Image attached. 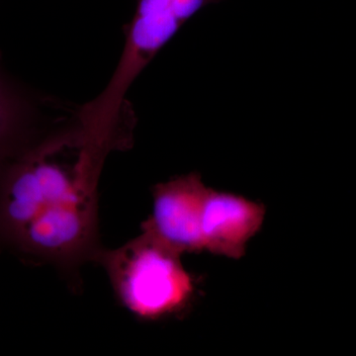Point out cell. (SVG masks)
I'll use <instances>...</instances> for the list:
<instances>
[{"label": "cell", "mask_w": 356, "mask_h": 356, "mask_svg": "<svg viewBox=\"0 0 356 356\" xmlns=\"http://www.w3.org/2000/svg\"><path fill=\"white\" fill-rule=\"evenodd\" d=\"M184 25L170 7L156 0H137L109 83L76 112L79 128L90 142L110 153L132 146L136 118L126 98L129 89Z\"/></svg>", "instance_id": "cell-3"}, {"label": "cell", "mask_w": 356, "mask_h": 356, "mask_svg": "<svg viewBox=\"0 0 356 356\" xmlns=\"http://www.w3.org/2000/svg\"><path fill=\"white\" fill-rule=\"evenodd\" d=\"M18 81L0 58V170L46 134L64 125L47 127L49 115L65 111Z\"/></svg>", "instance_id": "cell-6"}, {"label": "cell", "mask_w": 356, "mask_h": 356, "mask_svg": "<svg viewBox=\"0 0 356 356\" xmlns=\"http://www.w3.org/2000/svg\"><path fill=\"white\" fill-rule=\"evenodd\" d=\"M266 212L261 201L208 187L201 218L204 252L243 259L248 243L261 231Z\"/></svg>", "instance_id": "cell-5"}, {"label": "cell", "mask_w": 356, "mask_h": 356, "mask_svg": "<svg viewBox=\"0 0 356 356\" xmlns=\"http://www.w3.org/2000/svg\"><path fill=\"white\" fill-rule=\"evenodd\" d=\"M207 191L196 172L154 185L152 214L140 229L179 254L203 252L201 218Z\"/></svg>", "instance_id": "cell-4"}, {"label": "cell", "mask_w": 356, "mask_h": 356, "mask_svg": "<svg viewBox=\"0 0 356 356\" xmlns=\"http://www.w3.org/2000/svg\"><path fill=\"white\" fill-rule=\"evenodd\" d=\"M181 257L142 231L120 248L100 250L95 261L122 306L140 321L159 322L184 318L202 294L201 276L189 273Z\"/></svg>", "instance_id": "cell-2"}, {"label": "cell", "mask_w": 356, "mask_h": 356, "mask_svg": "<svg viewBox=\"0 0 356 356\" xmlns=\"http://www.w3.org/2000/svg\"><path fill=\"white\" fill-rule=\"evenodd\" d=\"M106 158L74 118L0 170V245L72 269L95 261L98 184Z\"/></svg>", "instance_id": "cell-1"}]
</instances>
